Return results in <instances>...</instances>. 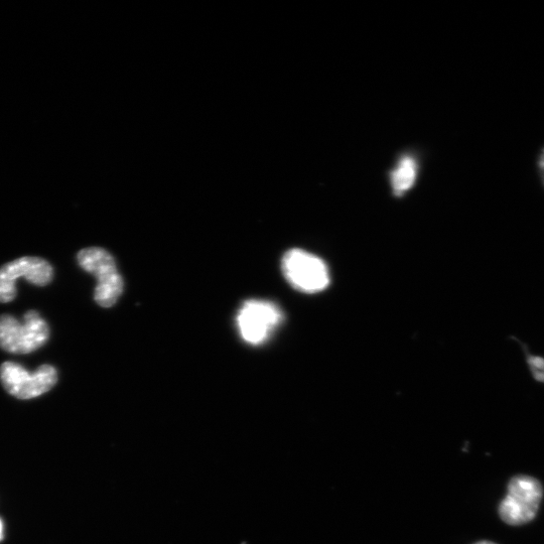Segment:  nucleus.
Segmentation results:
<instances>
[{
	"label": "nucleus",
	"instance_id": "nucleus-10",
	"mask_svg": "<svg viewBox=\"0 0 544 544\" xmlns=\"http://www.w3.org/2000/svg\"><path fill=\"white\" fill-rule=\"evenodd\" d=\"M539 173L544 184V149L542 150L538 161Z\"/></svg>",
	"mask_w": 544,
	"mask_h": 544
},
{
	"label": "nucleus",
	"instance_id": "nucleus-5",
	"mask_svg": "<svg viewBox=\"0 0 544 544\" xmlns=\"http://www.w3.org/2000/svg\"><path fill=\"white\" fill-rule=\"evenodd\" d=\"M0 381L11 395L28 400L49 392L58 382V371L44 364L30 374L22 365L8 361L0 366Z\"/></svg>",
	"mask_w": 544,
	"mask_h": 544
},
{
	"label": "nucleus",
	"instance_id": "nucleus-3",
	"mask_svg": "<svg viewBox=\"0 0 544 544\" xmlns=\"http://www.w3.org/2000/svg\"><path fill=\"white\" fill-rule=\"evenodd\" d=\"M283 272L287 281L297 291L315 294L330 284L326 263L318 256L302 249H292L283 258Z\"/></svg>",
	"mask_w": 544,
	"mask_h": 544
},
{
	"label": "nucleus",
	"instance_id": "nucleus-1",
	"mask_svg": "<svg viewBox=\"0 0 544 544\" xmlns=\"http://www.w3.org/2000/svg\"><path fill=\"white\" fill-rule=\"evenodd\" d=\"M50 328L37 311L25 314L23 324L11 315L0 316V348L12 354H30L49 341Z\"/></svg>",
	"mask_w": 544,
	"mask_h": 544
},
{
	"label": "nucleus",
	"instance_id": "nucleus-6",
	"mask_svg": "<svg viewBox=\"0 0 544 544\" xmlns=\"http://www.w3.org/2000/svg\"><path fill=\"white\" fill-rule=\"evenodd\" d=\"M25 278L37 287H46L54 279V269L40 257H21L0 267V303L8 304L17 297L16 282Z\"/></svg>",
	"mask_w": 544,
	"mask_h": 544
},
{
	"label": "nucleus",
	"instance_id": "nucleus-2",
	"mask_svg": "<svg viewBox=\"0 0 544 544\" xmlns=\"http://www.w3.org/2000/svg\"><path fill=\"white\" fill-rule=\"evenodd\" d=\"M77 260L82 269L97 279L95 302L102 308L113 307L123 292V280L113 256L105 249L90 247L81 250Z\"/></svg>",
	"mask_w": 544,
	"mask_h": 544
},
{
	"label": "nucleus",
	"instance_id": "nucleus-4",
	"mask_svg": "<svg viewBox=\"0 0 544 544\" xmlns=\"http://www.w3.org/2000/svg\"><path fill=\"white\" fill-rule=\"evenodd\" d=\"M542 494V486L535 478L524 475L514 477L499 506L501 519L509 525L530 522L537 514Z\"/></svg>",
	"mask_w": 544,
	"mask_h": 544
},
{
	"label": "nucleus",
	"instance_id": "nucleus-7",
	"mask_svg": "<svg viewBox=\"0 0 544 544\" xmlns=\"http://www.w3.org/2000/svg\"><path fill=\"white\" fill-rule=\"evenodd\" d=\"M283 322V313L274 303L251 300L244 303L237 316L242 339L251 345L265 342Z\"/></svg>",
	"mask_w": 544,
	"mask_h": 544
},
{
	"label": "nucleus",
	"instance_id": "nucleus-8",
	"mask_svg": "<svg viewBox=\"0 0 544 544\" xmlns=\"http://www.w3.org/2000/svg\"><path fill=\"white\" fill-rule=\"evenodd\" d=\"M418 165L412 157H403L391 173V186L396 196H401L415 185Z\"/></svg>",
	"mask_w": 544,
	"mask_h": 544
},
{
	"label": "nucleus",
	"instance_id": "nucleus-9",
	"mask_svg": "<svg viewBox=\"0 0 544 544\" xmlns=\"http://www.w3.org/2000/svg\"><path fill=\"white\" fill-rule=\"evenodd\" d=\"M527 364L534 380L544 383V358L527 353Z\"/></svg>",
	"mask_w": 544,
	"mask_h": 544
},
{
	"label": "nucleus",
	"instance_id": "nucleus-12",
	"mask_svg": "<svg viewBox=\"0 0 544 544\" xmlns=\"http://www.w3.org/2000/svg\"><path fill=\"white\" fill-rule=\"evenodd\" d=\"M475 544H497V543H494L492 541H487V540H484V541H480V542H477Z\"/></svg>",
	"mask_w": 544,
	"mask_h": 544
},
{
	"label": "nucleus",
	"instance_id": "nucleus-11",
	"mask_svg": "<svg viewBox=\"0 0 544 544\" xmlns=\"http://www.w3.org/2000/svg\"><path fill=\"white\" fill-rule=\"evenodd\" d=\"M4 539V523L3 520L0 519V541Z\"/></svg>",
	"mask_w": 544,
	"mask_h": 544
}]
</instances>
